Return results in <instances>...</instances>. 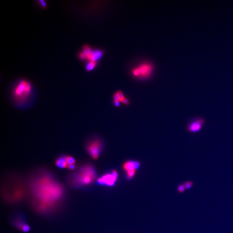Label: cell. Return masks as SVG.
Segmentation results:
<instances>
[{"instance_id":"ac0fdd59","label":"cell","mask_w":233,"mask_h":233,"mask_svg":"<svg viewBox=\"0 0 233 233\" xmlns=\"http://www.w3.org/2000/svg\"><path fill=\"white\" fill-rule=\"evenodd\" d=\"M78 57H79V58L80 60H82V61L87 60L86 56L82 51L79 53V55H78Z\"/></svg>"},{"instance_id":"d6986e66","label":"cell","mask_w":233,"mask_h":233,"mask_svg":"<svg viewBox=\"0 0 233 233\" xmlns=\"http://www.w3.org/2000/svg\"><path fill=\"white\" fill-rule=\"evenodd\" d=\"M38 2H39V4L41 5L42 7L44 8H46V7H47V4H46V1H43V0H40V1H38Z\"/></svg>"},{"instance_id":"9c48e42d","label":"cell","mask_w":233,"mask_h":233,"mask_svg":"<svg viewBox=\"0 0 233 233\" xmlns=\"http://www.w3.org/2000/svg\"><path fill=\"white\" fill-rule=\"evenodd\" d=\"M140 167V164L138 161H128L125 162L123 165V168L126 171H129V170H133V169H138Z\"/></svg>"},{"instance_id":"9a60e30c","label":"cell","mask_w":233,"mask_h":233,"mask_svg":"<svg viewBox=\"0 0 233 233\" xmlns=\"http://www.w3.org/2000/svg\"><path fill=\"white\" fill-rule=\"evenodd\" d=\"M66 159L68 166L70 165H75L76 161L73 157L71 156H66Z\"/></svg>"},{"instance_id":"3957f363","label":"cell","mask_w":233,"mask_h":233,"mask_svg":"<svg viewBox=\"0 0 233 233\" xmlns=\"http://www.w3.org/2000/svg\"><path fill=\"white\" fill-rule=\"evenodd\" d=\"M74 180L77 184L87 185L93 183L96 177L95 170L93 166L86 165L74 175Z\"/></svg>"},{"instance_id":"52a82bcc","label":"cell","mask_w":233,"mask_h":233,"mask_svg":"<svg viewBox=\"0 0 233 233\" xmlns=\"http://www.w3.org/2000/svg\"><path fill=\"white\" fill-rule=\"evenodd\" d=\"M118 173L113 170L111 174H107L98 179V182L101 185H106L112 186L114 185L118 178Z\"/></svg>"},{"instance_id":"6da1fadb","label":"cell","mask_w":233,"mask_h":233,"mask_svg":"<svg viewBox=\"0 0 233 233\" xmlns=\"http://www.w3.org/2000/svg\"><path fill=\"white\" fill-rule=\"evenodd\" d=\"M37 196L41 201L49 203L58 198L61 195V187L48 177H43L37 181Z\"/></svg>"},{"instance_id":"30bf717a","label":"cell","mask_w":233,"mask_h":233,"mask_svg":"<svg viewBox=\"0 0 233 233\" xmlns=\"http://www.w3.org/2000/svg\"><path fill=\"white\" fill-rule=\"evenodd\" d=\"M56 165L59 168L68 167V165L66 161V156H62L58 158L56 161Z\"/></svg>"},{"instance_id":"2e32d148","label":"cell","mask_w":233,"mask_h":233,"mask_svg":"<svg viewBox=\"0 0 233 233\" xmlns=\"http://www.w3.org/2000/svg\"><path fill=\"white\" fill-rule=\"evenodd\" d=\"M116 93H117L118 95L119 101L122 102L123 101L124 99L125 98V97H124V95L122 92L121 91H118Z\"/></svg>"},{"instance_id":"ffe728a7","label":"cell","mask_w":233,"mask_h":233,"mask_svg":"<svg viewBox=\"0 0 233 233\" xmlns=\"http://www.w3.org/2000/svg\"><path fill=\"white\" fill-rule=\"evenodd\" d=\"M122 102L123 104H125V105H128L129 104V101L128 100L126 99V98H125Z\"/></svg>"},{"instance_id":"7a4b0ae2","label":"cell","mask_w":233,"mask_h":233,"mask_svg":"<svg viewBox=\"0 0 233 233\" xmlns=\"http://www.w3.org/2000/svg\"><path fill=\"white\" fill-rule=\"evenodd\" d=\"M31 83L26 80H20L16 84L13 90L12 95L14 100L18 104L25 103L32 93Z\"/></svg>"},{"instance_id":"ba28073f","label":"cell","mask_w":233,"mask_h":233,"mask_svg":"<svg viewBox=\"0 0 233 233\" xmlns=\"http://www.w3.org/2000/svg\"><path fill=\"white\" fill-rule=\"evenodd\" d=\"M104 53L102 51L99 49L93 50L90 55L88 57L87 60L88 61L97 62V61L100 59Z\"/></svg>"},{"instance_id":"4fadbf2b","label":"cell","mask_w":233,"mask_h":233,"mask_svg":"<svg viewBox=\"0 0 233 233\" xmlns=\"http://www.w3.org/2000/svg\"><path fill=\"white\" fill-rule=\"evenodd\" d=\"M183 184L186 190H189L192 188L193 186V183L191 180H187L184 182Z\"/></svg>"},{"instance_id":"277c9868","label":"cell","mask_w":233,"mask_h":233,"mask_svg":"<svg viewBox=\"0 0 233 233\" xmlns=\"http://www.w3.org/2000/svg\"><path fill=\"white\" fill-rule=\"evenodd\" d=\"M153 70V66L150 63H143L134 69L132 74L135 77L147 78L152 74Z\"/></svg>"},{"instance_id":"44dd1931","label":"cell","mask_w":233,"mask_h":233,"mask_svg":"<svg viewBox=\"0 0 233 233\" xmlns=\"http://www.w3.org/2000/svg\"><path fill=\"white\" fill-rule=\"evenodd\" d=\"M114 104H115V105L116 106L118 107L119 106V105H120V101H114Z\"/></svg>"},{"instance_id":"7c38bea8","label":"cell","mask_w":233,"mask_h":233,"mask_svg":"<svg viewBox=\"0 0 233 233\" xmlns=\"http://www.w3.org/2000/svg\"><path fill=\"white\" fill-rule=\"evenodd\" d=\"M92 51H93V50L89 45H83L82 51L86 56L87 58L90 55Z\"/></svg>"},{"instance_id":"5bb4252c","label":"cell","mask_w":233,"mask_h":233,"mask_svg":"<svg viewBox=\"0 0 233 233\" xmlns=\"http://www.w3.org/2000/svg\"><path fill=\"white\" fill-rule=\"evenodd\" d=\"M136 169L129 170L127 172V177L128 179H131L134 176L136 172Z\"/></svg>"},{"instance_id":"e0dca14e","label":"cell","mask_w":233,"mask_h":233,"mask_svg":"<svg viewBox=\"0 0 233 233\" xmlns=\"http://www.w3.org/2000/svg\"><path fill=\"white\" fill-rule=\"evenodd\" d=\"M177 190H178V192H179L182 193L184 192L186 189L185 188L184 186V185L183 184L179 185L178 186V188H177Z\"/></svg>"},{"instance_id":"5b68a950","label":"cell","mask_w":233,"mask_h":233,"mask_svg":"<svg viewBox=\"0 0 233 233\" xmlns=\"http://www.w3.org/2000/svg\"><path fill=\"white\" fill-rule=\"evenodd\" d=\"M205 124V120L203 118L197 117L191 120L186 125L187 132L190 133H197L200 131Z\"/></svg>"},{"instance_id":"8fae6325","label":"cell","mask_w":233,"mask_h":233,"mask_svg":"<svg viewBox=\"0 0 233 233\" xmlns=\"http://www.w3.org/2000/svg\"><path fill=\"white\" fill-rule=\"evenodd\" d=\"M97 62L88 61L86 65V69L87 71H90L93 70L96 67Z\"/></svg>"},{"instance_id":"8992f818","label":"cell","mask_w":233,"mask_h":233,"mask_svg":"<svg viewBox=\"0 0 233 233\" xmlns=\"http://www.w3.org/2000/svg\"><path fill=\"white\" fill-rule=\"evenodd\" d=\"M102 149V143L99 140H95L91 142L87 147L88 152L93 159L99 158Z\"/></svg>"}]
</instances>
